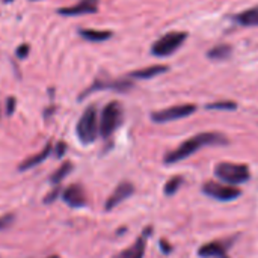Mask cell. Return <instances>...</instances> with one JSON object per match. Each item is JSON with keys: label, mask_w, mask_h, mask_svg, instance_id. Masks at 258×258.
<instances>
[{"label": "cell", "mask_w": 258, "mask_h": 258, "mask_svg": "<svg viewBox=\"0 0 258 258\" xmlns=\"http://www.w3.org/2000/svg\"><path fill=\"white\" fill-rule=\"evenodd\" d=\"M74 169V165L71 162H63L51 175H50V183L54 186H60V183L68 177V174H71V171Z\"/></svg>", "instance_id": "obj_18"}, {"label": "cell", "mask_w": 258, "mask_h": 258, "mask_svg": "<svg viewBox=\"0 0 258 258\" xmlns=\"http://www.w3.org/2000/svg\"><path fill=\"white\" fill-rule=\"evenodd\" d=\"M14 219H15V215H12V213L3 215V216L0 218V231H3L5 228H8L9 225H12Z\"/></svg>", "instance_id": "obj_23"}, {"label": "cell", "mask_w": 258, "mask_h": 258, "mask_svg": "<svg viewBox=\"0 0 258 258\" xmlns=\"http://www.w3.org/2000/svg\"><path fill=\"white\" fill-rule=\"evenodd\" d=\"M15 104H17V100L14 97H9L6 100V115H12L14 110H15Z\"/></svg>", "instance_id": "obj_25"}, {"label": "cell", "mask_w": 258, "mask_h": 258, "mask_svg": "<svg viewBox=\"0 0 258 258\" xmlns=\"http://www.w3.org/2000/svg\"><path fill=\"white\" fill-rule=\"evenodd\" d=\"M62 200L67 206L73 207V209H80L83 206H86L88 200H86V192L80 184H71L68 186L63 192H62Z\"/></svg>", "instance_id": "obj_10"}, {"label": "cell", "mask_w": 258, "mask_h": 258, "mask_svg": "<svg viewBox=\"0 0 258 258\" xmlns=\"http://www.w3.org/2000/svg\"><path fill=\"white\" fill-rule=\"evenodd\" d=\"M0 118H2V112H0Z\"/></svg>", "instance_id": "obj_30"}, {"label": "cell", "mask_w": 258, "mask_h": 258, "mask_svg": "<svg viewBox=\"0 0 258 258\" xmlns=\"http://www.w3.org/2000/svg\"><path fill=\"white\" fill-rule=\"evenodd\" d=\"M133 194H135V186H133V183H130V181H121V183L115 187V190L109 195V198L106 200L104 210H106V212L113 210V209L118 207L121 203H124L127 198H130Z\"/></svg>", "instance_id": "obj_9"}, {"label": "cell", "mask_w": 258, "mask_h": 258, "mask_svg": "<svg viewBox=\"0 0 258 258\" xmlns=\"http://www.w3.org/2000/svg\"><path fill=\"white\" fill-rule=\"evenodd\" d=\"M237 107V104L234 101H216L212 104H207V109H213V110H234Z\"/></svg>", "instance_id": "obj_21"}, {"label": "cell", "mask_w": 258, "mask_h": 258, "mask_svg": "<svg viewBox=\"0 0 258 258\" xmlns=\"http://www.w3.org/2000/svg\"><path fill=\"white\" fill-rule=\"evenodd\" d=\"M29 54V45L27 44H21L18 48H17V57L18 59H26Z\"/></svg>", "instance_id": "obj_24"}, {"label": "cell", "mask_w": 258, "mask_h": 258, "mask_svg": "<svg viewBox=\"0 0 258 258\" xmlns=\"http://www.w3.org/2000/svg\"><path fill=\"white\" fill-rule=\"evenodd\" d=\"M234 21L240 26H246V27H252L258 26V6L249 8L240 14H237L234 17Z\"/></svg>", "instance_id": "obj_15"}, {"label": "cell", "mask_w": 258, "mask_h": 258, "mask_svg": "<svg viewBox=\"0 0 258 258\" xmlns=\"http://www.w3.org/2000/svg\"><path fill=\"white\" fill-rule=\"evenodd\" d=\"M60 186H54V189L48 194V195H45V198H44V203L45 204H51V203H54L57 198H59V195H60Z\"/></svg>", "instance_id": "obj_22"}, {"label": "cell", "mask_w": 258, "mask_h": 258, "mask_svg": "<svg viewBox=\"0 0 258 258\" xmlns=\"http://www.w3.org/2000/svg\"><path fill=\"white\" fill-rule=\"evenodd\" d=\"M168 71V67L166 65H151V67H147V68H142V70H136L133 73H130L128 77L132 79H151V77H156L162 73Z\"/></svg>", "instance_id": "obj_16"}, {"label": "cell", "mask_w": 258, "mask_h": 258, "mask_svg": "<svg viewBox=\"0 0 258 258\" xmlns=\"http://www.w3.org/2000/svg\"><path fill=\"white\" fill-rule=\"evenodd\" d=\"M160 249L165 252V254H169L171 251H172V248H171V245L166 242V240H160Z\"/></svg>", "instance_id": "obj_27"}, {"label": "cell", "mask_w": 258, "mask_h": 258, "mask_svg": "<svg viewBox=\"0 0 258 258\" xmlns=\"http://www.w3.org/2000/svg\"><path fill=\"white\" fill-rule=\"evenodd\" d=\"M97 11H98L97 0H82L77 5L57 9V14L65 15V17H76V15H85V14H95Z\"/></svg>", "instance_id": "obj_12"}, {"label": "cell", "mask_w": 258, "mask_h": 258, "mask_svg": "<svg viewBox=\"0 0 258 258\" xmlns=\"http://www.w3.org/2000/svg\"><path fill=\"white\" fill-rule=\"evenodd\" d=\"M80 36L86 41H92V42H100V41H106L109 38H112V32L109 30H95V29H80L79 30Z\"/></svg>", "instance_id": "obj_17"}, {"label": "cell", "mask_w": 258, "mask_h": 258, "mask_svg": "<svg viewBox=\"0 0 258 258\" xmlns=\"http://www.w3.org/2000/svg\"><path fill=\"white\" fill-rule=\"evenodd\" d=\"M197 106L195 104H178V106H171L157 112L151 113V119L157 124H165L171 121H177L181 118H187L192 113H195Z\"/></svg>", "instance_id": "obj_7"}, {"label": "cell", "mask_w": 258, "mask_h": 258, "mask_svg": "<svg viewBox=\"0 0 258 258\" xmlns=\"http://www.w3.org/2000/svg\"><path fill=\"white\" fill-rule=\"evenodd\" d=\"M122 106L118 101H110L104 106L100 116V135L101 138H110L122 122Z\"/></svg>", "instance_id": "obj_4"}, {"label": "cell", "mask_w": 258, "mask_h": 258, "mask_svg": "<svg viewBox=\"0 0 258 258\" xmlns=\"http://www.w3.org/2000/svg\"><path fill=\"white\" fill-rule=\"evenodd\" d=\"M65 150H67V144L65 142H59L56 145V157H62L65 154Z\"/></svg>", "instance_id": "obj_26"}, {"label": "cell", "mask_w": 258, "mask_h": 258, "mask_svg": "<svg viewBox=\"0 0 258 258\" xmlns=\"http://www.w3.org/2000/svg\"><path fill=\"white\" fill-rule=\"evenodd\" d=\"M47 258H59V255H51V257H47Z\"/></svg>", "instance_id": "obj_28"}, {"label": "cell", "mask_w": 258, "mask_h": 258, "mask_svg": "<svg viewBox=\"0 0 258 258\" xmlns=\"http://www.w3.org/2000/svg\"><path fill=\"white\" fill-rule=\"evenodd\" d=\"M227 144H228V139L225 135H222L219 132H203V133L194 135L187 141L181 142L175 150L169 151L163 160L166 165H174V163H178V162L190 157L192 154H195L197 151H200L204 147L227 145Z\"/></svg>", "instance_id": "obj_1"}, {"label": "cell", "mask_w": 258, "mask_h": 258, "mask_svg": "<svg viewBox=\"0 0 258 258\" xmlns=\"http://www.w3.org/2000/svg\"><path fill=\"white\" fill-rule=\"evenodd\" d=\"M227 249H228L227 243L215 240V242L204 243L198 249V255L203 258H228Z\"/></svg>", "instance_id": "obj_13"}, {"label": "cell", "mask_w": 258, "mask_h": 258, "mask_svg": "<svg viewBox=\"0 0 258 258\" xmlns=\"http://www.w3.org/2000/svg\"><path fill=\"white\" fill-rule=\"evenodd\" d=\"M133 88V83L130 80H110V79H97L85 92H82L80 98L88 97L91 92L95 91H103V89H113V91H119V92H125L130 91Z\"/></svg>", "instance_id": "obj_8"}, {"label": "cell", "mask_w": 258, "mask_h": 258, "mask_svg": "<svg viewBox=\"0 0 258 258\" xmlns=\"http://www.w3.org/2000/svg\"><path fill=\"white\" fill-rule=\"evenodd\" d=\"M51 151H53V145H51V142H47V145H45L39 153H36V154H33V156L24 159V160L18 165V171H27V169H32V168L41 165V163L51 154Z\"/></svg>", "instance_id": "obj_14"}, {"label": "cell", "mask_w": 258, "mask_h": 258, "mask_svg": "<svg viewBox=\"0 0 258 258\" xmlns=\"http://www.w3.org/2000/svg\"><path fill=\"white\" fill-rule=\"evenodd\" d=\"M76 133L77 138L82 144L89 145L92 144L97 136L100 135V119H98V110L97 107L92 104L89 107H86V110L82 113L80 119L77 121L76 125Z\"/></svg>", "instance_id": "obj_2"}, {"label": "cell", "mask_w": 258, "mask_h": 258, "mask_svg": "<svg viewBox=\"0 0 258 258\" xmlns=\"http://www.w3.org/2000/svg\"><path fill=\"white\" fill-rule=\"evenodd\" d=\"M186 39H187L186 32H168L153 44L151 53L157 57H166L175 53Z\"/></svg>", "instance_id": "obj_5"}, {"label": "cell", "mask_w": 258, "mask_h": 258, "mask_svg": "<svg viewBox=\"0 0 258 258\" xmlns=\"http://www.w3.org/2000/svg\"><path fill=\"white\" fill-rule=\"evenodd\" d=\"M5 3H9V2H14V0H3Z\"/></svg>", "instance_id": "obj_29"}, {"label": "cell", "mask_w": 258, "mask_h": 258, "mask_svg": "<svg viewBox=\"0 0 258 258\" xmlns=\"http://www.w3.org/2000/svg\"><path fill=\"white\" fill-rule=\"evenodd\" d=\"M233 53V48L228 44H219L215 45L213 48H210L207 51V56L213 60H222V59H228Z\"/></svg>", "instance_id": "obj_19"}, {"label": "cell", "mask_w": 258, "mask_h": 258, "mask_svg": "<svg viewBox=\"0 0 258 258\" xmlns=\"http://www.w3.org/2000/svg\"><path fill=\"white\" fill-rule=\"evenodd\" d=\"M201 189L203 194L218 201H234L242 195V190L237 186H230L218 181H206Z\"/></svg>", "instance_id": "obj_6"}, {"label": "cell", "mask_w": 258, "mask_h": 258, "mask_svg": "<svg viewBox=\"0 0 258 258\" xmlns=\"http://www.w3.org/2000/svg\"><path fill=\"white\" fill-rule=\"evenodd\" d=\"M215 175L221 180V183L230 186H239L251 178V171L246 165L242 163L219 162L215 166Z\"/></svg>", "instance_id": "obj_3"}, {"label": "cell", "mask_w": 258, "mask_h": 258, "mask_svg": "<svg viewBox=\"0 0 258 258\" xmlns=\"http://www.w3.org/2000/svg\"><path fill=\"white\" fill-rule=\"evenodd\" d=\"M151 231H153L151 228H145L142 236L138 237L130 248L121 251L113 258H144L145 249H147V239H148V236H151Z\"/></svg>", "instance_id": "obj_11"}, {"label": "cell", "mask_w": 258, "mask_h": 258, "mask_svg": "<svg viewBox=\"0 0 258 258\" xmlns=\"http://www.w3.org/2000/svg\"><path fill=\"white\" fill-rule=\"evenodd\" d=\"M183 181H184V178L181 177V175H174V177H171L168 181H166V184H165V195L166 197H172L174 194H177L178 192V189L183 186Z\"/></svg>", "instance_id": "obj_20"}]
</instances>
